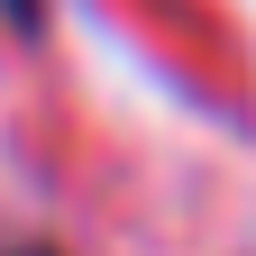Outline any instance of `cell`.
I'll use <instances>...</instances> for the list:
<instances>
[{
    "instance_id": "cell-1",
    "label": "cell",
    "mask_w": 256,
    "mask_h": 256,
    "mask_svg": "<svg viewBox=\"0 0 256 256\" xmlns=\"http://www.w3.org/2000/svg\"><path fill=\"white\" fill-rule=\"evenodd\" d=\"M0 18H10V28H37V18H46V0H0Z\"/></svg>"
},
{
    "instance_id": "cell-2",
    "label": "cell",
    "mask_w": 256,
    "mask_h": 256,
    "mask_svg": "<svg viewBox=\"0 0 256 256\" xmlns=\"http://www.w3.org/2000/svg\"><path fill=\"white\" fill-rule=\"evenodd\" d=\"M10 256H55V247H10Z\"/></svg>"
}]
</instances>
